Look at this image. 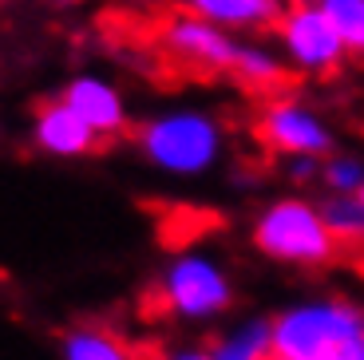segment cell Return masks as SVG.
Returning <instances> with one entry per match:
<instances>
[{"label":"cell","mask_w":364,"mask_h":360,"mask_svg":"<svg viewBox=\"0 0 364 360\" xmlns=\"http://www.w3.org/2000/svg\"><path fill=\"white\" fill-rule=\"evenodd\" d=\"M143 159L174 179H198L214 171L226 151L222 119L202 107H166L151 115L135 135Z\"/></svg>","instance_id":"1"},{"label":"cell","mask_w":364,"mask_h":360,"mask_svg":"<svg viewBox=\"0 0 364 360\" xmlns=\"http://www.w3.org/2000/svg\"><path fill=\"white\" fill-rule=\"evenodd\" d=\"M254 238L257 253H265L269 261L282 265H301V270H317L341 253V242L333 238L325 214L317 202L309 198H273L262 214L254 218Z\"/></svg>","instance_id":"2"},{"label":"cell","mask_w":364,"mask_h":360,"mask_svg":"<svg viewBox=\"0 0 364 360\" xmlns=\"http://www.w3.org/2000/svg\"><path fill=\"white\" fill-rule=\"evenodd\" d=\"M356 337H364V313L337 297L301 301L273 317V352L293 360H328Z\"/></svg>","instance_id":"3"},{"label":"cell","mask_w":364,"mask_h":360,"mask_svg":"<svg viewBox=\"0 0 364 360\" xmlns=\"http://www.w3.org/2000/svg\"><path fill=\"white\" fill-rule=\"evenodd\" d=\"M273 40L285 55L289 72L297 75H333L348 60V48L333 28L321 0H297L282 4V16L273 20Z\"/></svg>","instance_id":"4"},{"label":"cell","mask_w":364,"mask_h":360,"mask_svg":"<svg viewBox=\"0 0 364 360\" xmlns=\"http://www.w3.org/2000/svg\"><path fill=\"white\" fill-rule=\"evenodd\" d=\"M159 297L166 313L182 321H210L234 305V281L206 253H178L159 273Z\"/></svg>","instance_id":"5"},{"label":"cell","mask_w":364,"mask_h":360,"mask_svg":"<svg viewBox=\"0 0 364 360\" xmlns=\"http://www.w3.org/2000/svg\"><path fill=\"white\" fill-rule=\"evenodd\" d=\"M257 139L269 147L273 154H333V127L325 123L321 111H313L309 103L293 100V95H273L265 100L262 115H257Z\"/></svg>","instance_id":"6"},{"label":"cell","mask_w":364,"mask_h":360,"mask_svg":"<svg viewBox=\"0 0 364 360\" xmlns=\"http://www.w3.org/2000/svg\"><path fill=\"white\" fill-rule=\"evenodd\" d=\"M163 44L182 63H194L202 72H230L242 40H237V32H226V28L210 24V20L194 16V12H178V16L166 20Z\"/></svg>","instance_id":"7"},{"label":"cell","mask_w":364,"mask_h":360,"mask_svg":"<svg viewBox=\"0 0 364 360\" xmlns=\"http://www.w3.org/2000/svg\"><path fill=\"white\" fill-rule=\"evenodd\" d=\"M32 143L52 159H80V154H91L100 147V135L60 95V100H44L32 111Z\"/></svg>","instance_id":"8"},{"label":"cell","mask_w":364,"mask_h":360,"mask_svg":"<svg viewBox=\"0 0 364 360\" xmlns=\"http://www.w3.org/2000/svg\"><path fill=\"white\" fill-rule=\"evenodd\" d=\"M60 95L80 111L83 123H87L100 139L123 135V131H127V100H123V91L111 80H103V75H87V72L72 75Z\"/></svg>","instance_id":"9"},{"label":"cell","mask_w":364,"mask_h":360,"mask_svg":"<svg viewBox=\"0 0 364 360\" xmlns=\"http://www.w3.org/2000/svg\"><path fill=\"white\" fill-rule=\"evenodd\" d=\"M182 9L226 32H265L282 16V0H182Z\"/></svg>","instance_id":"10"},{"label":"cell","mask_w":364,"mask_h":360,"mask_svg":"<svg viewBox=\"0 0 364 360\" xmlns=\"http://www.w3.org/2000/svg\"><path fill=\"white\" fill-rule=\"evenodd\" d=\"M230 72H234L242 83L257 88V91H273L277 83L285 80L289 63H285V55L277 52V48L262 44V40H242V44H237V55H234V68H230Z\"/></svg>","instance_id":"11"},{"label":"cell","mask_w":364,"mask_h":360,"mask_svg":"<svg viewBox=\"0 0 364 360\" xmlns=\"http://www.w3.org/2000/svg\"><path fill=\"white\" fill-rule=\"evenodd\" d=\"M210 356L214 360H269L273 356V321H265V317L242 321L210 349Z\"/></svg>","instance_id":"12"},{"label":"cell","mask_w":364,"mask_h":360,"mask_svg":"<svg viewBox=\"0 0 364 360\" xmlns=\"http://www.w3.org/2000/svg\"><path fill=\"white\" fill-rule=\"evenodd\" d=\"M328 230L341 245H364V198L360 194H328L321 202Z\"/></svg>","instance_id":"13"},{"label":"cell","mask_w":364,"mask_h":360,"mask_svg":"<svg viewBox=\"0 0 364 360\" xmlns=\"http://www.w3.org/2000/svg\"><path fill=\"white\" fill-rule=\"evenodd\" d=\"M60 352H64V360H131L127 349L103 329H72V333H64Z\"/></svg>","instance_id":"14"},{"label":"cell","mask_w":364,"mask_h":360,"mask_svg":"<svg viewBox=\"0 0 364 360\" xmlns=\"http://www.w3.org/2000/svg\"><path fill=\"white\" fill-rule=\"evenodd\" d=\"M321 9L328 12L333 28L341 32L348 55L364 60V0H321Z\"/></svg>","instance_id":"15"},{"label":"cell","mask_w":364,"mask_h":360,"mask_svg":"<svg viewBox=\"0 0 364 360\" xmlns=\"http://www.w3.org/2000/svg\"><path fill=\"white\" fill-rule=\"evenodd\" d=\"M321 182L328 194H356L364 186V159L348 151H333L321 162Z\"/></svg>","instance_id":"16"},{"label":"cell","mask_w":364,"mask_h":360,"mask_svg":"<svg viewBox=\"0 0 364 360\" xmlns=\"http://www.w3.org/2000/svg\"><path fill=\"white\" fill-rule=\"evenodd\" d=\"M321 162L317 154H293L289 159V182H297V186H313V182H321Z\"/></svg>","instance_id":"17"},{"label":"cell","mask_w":364,"mask_h":360,"mask_svg":"<svg viewBox=\"0 0 364 360\" xmlns=\"http://www.w3.org/2000/svg\"><path fill=\"white\" fill-rule=\"evenodd\" d=\"M166 360H214V356H210V349L206 352H202V349H186V352H171Z\"/></svg>","instance_id":"18"},{"label":"cell","mask_w":364,"mask_h":360,"mask_svg":"<svg viewBox=\"0 0 364 360\" xmlns=\"http://www.w3.org/2000/svg\"><path fill=\"white\" fill-rule=\"evenodd\" d=\"M269 360H293V356H282V352H273V356Z\"/></svg>","instance_id":"19"},{"label":"cell","mask_w":364,"mask_h":360,"mask_svg":"<svg viewBox=\"0 0 364 360\" xmlns=\"http://www.w3.org/2000/svg\"><path fill=\"white\" fill-rule=\"evenodd\" d=\"M282 4H297V0H282Z\"/></svg>","instance_id":"20"},{"label":"cell","mask_w":364,"mask_h":360,"mask_svg":"<svg viewBox=\"0 0 364 360\" xmlns=\"http://www.w3.org/2000/svg\"><path fill=\"white\" fill-rule=\"evenodd\" d=\"M356 194H360V198H364V186H360V190H356Z\"/></svg>","instance_id":"21"}]
</instances>
